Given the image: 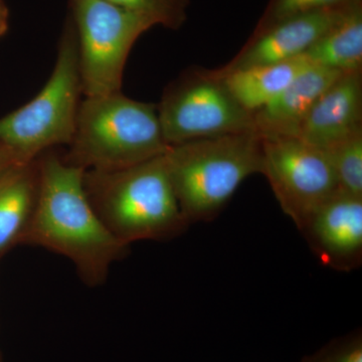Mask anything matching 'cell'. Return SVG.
Segmentation results:
<instances>
[{"mask_svg":"<svg viewBox=\"0 0 362 362\" xmlns=\"http://www.w3.org/2000/svg\"><path fill=\"white\" fill-rule=\"evenodd\" d=\"M325 266L350 272L362 262V197L337 192L300 230Z\"/></svg>","mask_w":362,"mask_h":362,"instance_id":"30bf717a","label":"cell"},{"mask_svg":"<svg viewBox=\"0 0 362 362\" xmlns=\"http://www.w3.org/2000/svg\"><path fill=\"white\" fill-rule=\"evenodd\" d=\"M84 188L100 220L125 246L173 239L189 226L178 204L165 154L118 170L85 171Z\"/></svg>","mask_w":362,"mask_h":362,"instance_id":"7a4b0ae2","label":"cell"},{"mask_svg":"<svg viewBox=\"0 0 362 362\" xmlns=\"http://www.w3.org/2000/svg\"><path fill=\"white\" fill-rule=\"evenodd\" d=\"M20 160L6 147L0 145V180L18 166L23 165Z\"/></svg>","mask_w":362,"mask_h":362,"instance_id":"ffe728a7","label":"cell"},{"mask_svg":"<svg viewBox=\"0 0 362 362\" xmlns=\"http://www.w3.org/2000/svg\"><path fill=\"white\" fill-rule=\"evenodd\" d=\"M312 64L304 54L289 61L232 71L220 77L214 76L223 81L226 89L245 110L254 114L275 99Z\"/></svg>","mask_w":362,"mask_h":362,"instance_id":"5bb4252c","label":"cell"},{"mask_svg":"<svg viewBox=\"0 0 362 362\" xmlns=\"http://www.w3.org/2000/svg\"><path fill=\"white\" fill-rule=\"evenodd\" d=\"M40 192L25 244L70 259L83 282H106L128 247L105 226L86 194L83 169L54 154L40 156Z\"/></svg>","mask_w":362,"mask_h":362,"instance_id":"6da1fadb","label":"cell"},{"mask_svg":"<svg viewBox=\"0 0 362 362\" xmlns=\"http://www.w3.org/2000/svg\"><path fill=\"white\" fill-rule=\"evenodd\" d=\"M305 56L315 65L341 73L361 71L362 11L359 0Z\"/></svg>","mask_w":362,"mask_h":362,"instance_id":"9a60e30c","label":"cell"},{"mask_svg":"<svg viewBox=\"0 0 362 362\" xmlns=\"http://www.w3.org/2000/svg\"><path fill=\"white\" fill-rule=\"evenodd\" d=\"M357 1L298 14L279 21L252 40L230 64L211 74L220 77L243 69L280 63L304 56L346 16Z\"/></svg>","mask_w":362,"mask_h":362,"instance_id":"9c48e42d","label":"cell"},{"mask_svg":"<svg viewBox=\"0 0 362 362\" xmlns=\"http://www.w3.org/2000/svg\"><path fill=\"white\" fill-rule=\"evenodd\" d=\"M169 175L188 225L214 220L247 177L262 171L256 130L169 147Z\"/></svg>","mask_w":362,"mask_h":362,"instance_id":"277c9868","label":"cell"},{"mask_svg":"<svg viewBox=\"0 0 362 362\" xmlns=\"http://www.w3.org/2000/svg\"><path fill=\"white\" fill-rule=\"evenodd\" d=\"M169 146L255 130L245 110L211 71H192L173 83L157 107Z\"/></svg>","mask_w":362,"mask_h":362,"instance_id":"52a82bcc","label":"cell"},{"mask_svg":"<svg viewBox=\"0 0 362 362\" xmlns=\"http://www.w3.org/2000/svg\"><path fill=\"white\" fill-rule=\"evenodd\" d=\"M352 1L354 0H275L271 9V23L275 25L298 14L343 6Z\"/></svg>","mask_w":362,"mask_h":362,"instance_id":"d6986e66","label":"cell"},{"mask_svg":"<svg viewBox=\"0 0 362 362\" xmlns=\"http://www.w3.org/2000/svg\"><path fill=\"white\" fill-rule=\"evenodd\" d=\"M138 14L151 21L153 25H162L178 30L187 16L189 0H105Z\"/></svg>","mask_w":362,"mask_h":362,"instance_id":"e0dca14e","label":"cell"},{"mask_svg":"<svg viewBox=\"0 0 362 362\" xmlns=\"http://www.w3.org/2000/svg\"><path fill=\"white\" fill-rule=\"evenodd\" d=\"M8 8L4 0H0V37H2L8 30Z\"/></svg>","mask_w":362,"mask_h":362,"instance_id":"44dd1931","label":"cell"},{"mask_svg":"<svg viewBox=\"0 0 362 362\" xmlns=\"http://www.w3.org/2000/svg\"><path fill=\"white\" fill-rule=\"evenodd\" d=\"M66 163L83 170L112 171L163 156L164 140L157 107L122 92L85 97L78 107Z\"/></svg>","mask_w":362,"mask_h":362,"instance_id":"3957f363","label":"cell"},{"mask_svg":"<svg viewBox=\"0 0 362 362\" xmlns=\"http://www.w3.org/2000/svg\"><path fill=\"white\" fill-rule=\"evenodd\" d=\"M362 132L361 71L342 73L321 95L298 137L321 149Z\"/></svg>","mask_w":362,"mask_h":362,"instance_id":"8fae6325","label":"cell"},{"mask_svg":"<svg viewBox=\"0 0 362 362\" xmlns=\"http://www.w3.org/2000/svg\"><path fill=\"white\" fill-rule=\"evenodd\" d=\"M84 97L121 93L129 52L151 21L105 0H71Z\"/></svg>","mask_w":362,"mask_h":362,"instance_id":"8992f818","label":"cell"},{"mask_svg":"<svg viewBox=\"0 0 362 362\" xmlns=\"http://www.w3.org/2000/svg\"><path fill=\"white\" fill-rule=\"evenodd\" d=\"M341 192L362 197V132L324 149Z\"/></svg>","mask_w":362,"mask_h":362,"instance_id":"2e32d148","label":"cell"},{"mask_svg":"<svg viewBox=\"0 0 362 362\" xmlns=\"http://www.w3.org/2000/svg\"><path fill=\"white\" fill-rule=\"evenodd\" d=\"M39 158L0 180V254L25 240L39 199Z\"/></svg>","mask_w":362,"mask_h":362,"instance_id":"4fadbf2b","label":"cell"},{"mask_svg":"<svg viewBox=\"0 0 362 362\" xmlns=\"http://www.w3.org/2000/svg\"><path fill=\"white\" fill-rule=\"evenodd\" d=\"M341 74L312 64L270 103L252 114L255 130L259 135L298 137L317 100Z\"/></svg>","mask_w":362,"mask_h":362,"instance_id":"7c38bea8","label":"cell"},{"mask_svg":"<svg viewBox=\"0 0 362 362\" xmlns=\"http://www.w3.org/2000/svg\"><path fill=\"white\" fill-rule=\"evenodd\" d=\"M261 173L300 230L340 190L329 157L297 136L261 135Z\"/></svg>","mask_w":362,"mask_h":362,"instance_id":"ba28073f","label":"cell"},{"mask_svg":"<svg viewBox=\"0 0 362 362\" xmlns=\"http://www.w3.org/2000/svg\"><path fill=\"white\" fill-rule=\"evenodd\" d=\"M302 362H362L361 332L337 338Z\"/></svg>","mask_w":362,"mask_h":362,"instance_id":"ac0fdd59","label":"cell"},{"mask_svg":"<svg viewBox=\"0 0 362 362\" xmlns=\"http://www.w3.org/2000/svg\"><path fill=\"white\" fill-rule=\"evenodd\" d=\"M81 95L77 32L70 14L51 77L32 101L0 119V145L28 163L52 147L70 144Z\"/></svg>","mask_w":362,"mask_h":362,"instance_id":"5b68a950","label":"cell"}]
</instances>
